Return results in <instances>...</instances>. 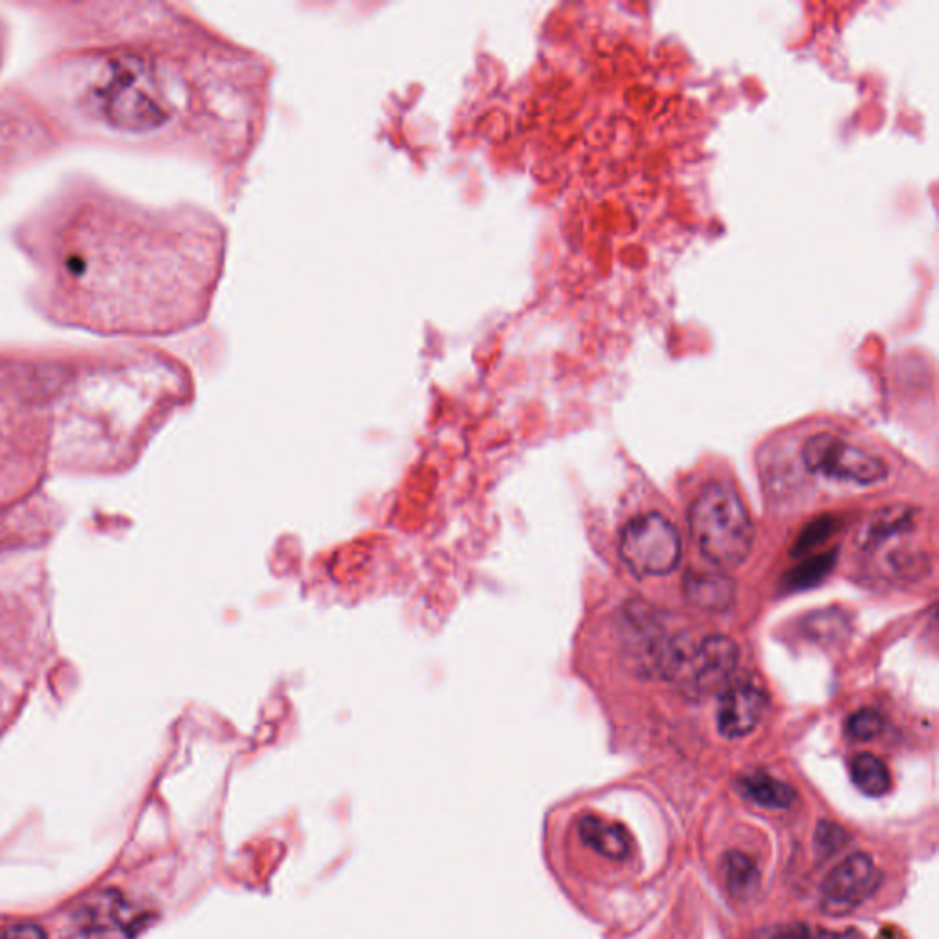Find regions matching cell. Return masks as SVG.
Listing matches in <instances>:
<instances>
[{"instance_id":"ffe728a7","label":"cell","mask_w":939,"mask_h":939,"mask_svg":"<svg viewBox=\"0 0 939 939\" xmlns=\"http://www.w3.org/2000/svg\"><path fill=\"white\" fill-rule=\"evenodd\" d=\"M877 939H903L895 928H884Z\"/></svg>"},{"instance_id":"8992f818","label":"cell","mask_w":939,"mask_h":939,"mask_svg":"<svg viewBox=\"0 0 939 939\" xmlns=\"http://www.w3.org/2000/svg\"><path fill=\"white\" fill-rule=\"evenodd\" d=\"M138 919L118 890H105L80 901L64 916L59 939L131 938Z\"/></svg>"},{"instance_id":"2e32d148","label":"cell","mask_w":939,"mask_h":939,"mask_svg":"<svg viewBox=\"0 0 939 939\" xmlns=\"http://www.w3.org/2000/svg\"><path fill=\"white\" fill-rule=\"evenodd\" d=\"M848 843V833L833 822H820L814 835V848L822 857H830Z\"/></svg>"},{"instance_id":"e0dca14e","label":"cell","mask_w":939,"mask_h":939,"mask_svg":"<svg viewBox=\"0 0 939 939\" xmlns=\"http://www.w3.org/2000/svg\"><path fill=\"white\" fill-rule=\"evenodd\" d=\"M835 529L833 519L822 518L817 519L813 524L806 527L798 543L795 545V556H802L803 552H809L813 547L820 545L822 541L828 540Z\"/></svg>"},{"instance_id":"ba28073f","label":"cell","mask_w":939,"mask_h":939,"mask_svg":"<svg viewBox=\"0 0 939 939\" xmlns=\"http://www.w3.org/2000/svg\"><path fill=\"white\" fill-rule=\"evenodd\" d=\"M765 694L752 684H740L725 692L717 708L719 735L736 740L746 738L756 729L765 712Z\"/></svg>"},{"instance_id":"8fae6325","label":"cell","mask_w":939,"mask_h":939,"mask_svg":"<svg viewBox=\"0 0 939 939\" xmlns=\"http://www.w3.org/2000/svg\"><path fill=\"white\" fill-rule=\"evenodd\" d=\"M738 789L751 802L767 809H787L797 798V793L789 784L762 773L741 778Z\"/></svg>"},{"instance_id":"277c9868","label":"cell","mask_w":939,"mask_h":939,"mask_svg":"<svg viewBox=\"0 0 939 939\" xmlns=\"http://www.w3.org/2000/svg\"><path fill=\"white\" fill-rule=\"evenodd\" d=\"M621 556L635 575L665 576L678 567L681 538L665 516L646 514L622 530Z\"/></svg>"},{"instance_id":"3957f363","label":"cell","mask_w":939,"mask_h":939,"mask_svg":"<svg viewBox=\"0 0 939 939\" xmlns=\"http://www.w3.org/2000/svg\"><path fill=\"white\" fill-rule=\"evenodd\" d=\"M740 652L729 637L712 635L700 643H676L660 654L665 678L683 684L690 694L708 695L732 678Z\"/></svg>"},{"instance_id":"5bb4252c","label":"cell","mask_w":939,"mask_h":939,"mask_svg":"<svg viewBox=\"0 0 939 939\" xmlns=\"http://www.w3.org/2000/svg\"><path fill=\"white\" fill-rule=\"evenodd\" d=\"M835 564V554H820L814 559L809 560L806 564L800 565L797 570L791 571V575L787 578V584L793 589H806V587L814 586L824 578Z\"/></svg>"},{"instance_id":"4fadbf2b","label":"cell","mask_w":939,"mask_h":939,"mask_svg":"<svg viewBox=\"0 0 939 939\" xmlns=\"http://www.w3.org/2000/svg\"><path fill=\"white\" fill-rule=\"evenodd\" d=\"M724 873L730 894L736 897H749L760 884L756 862L740 852H732L725 857Z\"/></svg>"},{"instance_id":"52a82bcc","label":"cell","mask_w":939,"mask_h":939,"mask_svg":"<svg viewBox=\"0 0 939 939\" xmlns=\"http://www.w3.org/2000/svg\"><path fill=\"white\" fill-rule=\"evenodd\" d=\"M881 873L870 855L852 854L833 868L822 884L820 906L828 916H846L876 894Z\"/></svg>"},{"instance_id":"d6986e66","label":"cell","mask_w":939,"mask_h":939,"mask_svg":"<svg viewBox=\"0 0 939 939\" xmlns=\"http://www.w3.org/2000/svg\"><path fill=\"white\" fill-rule=\"evenodd\" d=\"M0 939H48L46 932L35 923H15L2 928Z\"/></svg>"},{"instance_id":"7c38bea8","label":"cell","mask_w":939,"mask_h":939,"mask_svg":"<svg viewBox=\"0 0 939 939\" xmlns=\"http://www.w3.org/2000/svg\"><path fill=\"white\" fill-rule=\"evenodd\" d=\"M852 782L868 797H884L892 789V775L887 763L870 752H860L849 763Z\"/></svg>"},{"instance_id":"ac0fdd59","label":"cell","mask_w":939,"mask_h":939,"mask_svg":"<svg viewBox=\"0 0 939 939\" xmlns=\"http://www.w3.org/2000/svg\"><path fill=\"white\" fill-rule=\"evenodd\" d=\"M751 939H813L811 930L802 923H786V925H773L762 928L752 934Z\"/></svg>"},{"instance_id":"9c48e42d","label":"cell","mask_w":939,"mask_h":939,"mask_svg":"<svg viewBox=\"0 0 939 939\" xmlns=\"http://www.w3.org/2000/svg\"><path fill=\"white\" fill-rule=\"evenodd\" d=\"M578 835L587 848H591L606 859H626L632 849V837L626 828L597 814L582 817L578 822Z\"/></svg>"},{"instance_id":"30bf717a","label":"cell","mask_w":939,"mask_h":939,"mask_svg":"<svg viewBox=\"0 0 939 939\" xmlns=\"http://www.w3.org/2000/svg\"><path fill=\"white\" fill-rule=\"evenodd\" d=\"M684 595L695 608L705 611H727L735 602V584L724 575L701 573L689 575Z\"/></svg>"},{"instance_id":"6da1fadb","label":"cell","mask_w":939,"mask_h":939,"mask_svg":"<svg viewBox=\"0 0 939 939\" xmlns=\"http://www.w3.org/2000/svg\"><path fill=\"white\" fill-rule=\"evenodd\" d=\"M689 527L703 559L716 567H740L751 552V518L729 484L712 483L701 490L690 507Z\"/></svg>"},{"instance_id":"9a60e30c","label":"cell","mask_w":939,"mask_h":939,"mask_svg":"<svg viewBox=\"0 0 939 939\" xmlns=\"http://www.w3.org/2000/svg\"><path fill=\"white\" fill-rule=\"evenodd\" d=\"M846 732L857 741H870L882 732V717L871 708H862L848 717Z\"/></svg>"},{"instance_id":"5b68a950","label":"cell","mask_w":939,"mask_h":939,"mask_svg":"<svg viewBox=\"0 0 939 939\" xmlns=\"http://www.w3.org/2000/svg\"><path fill=\"white\" fill-rule=\"evenodd\" d=\"M802 457L809 472L848 483L873 484L889 473L882 459L838 437L837 433L811 435L803 445Z\"/></svg>"},{"instance_id":"7a4b0ae2","label":"cell","mask_w":939,"mask_h":939,"mask_svg":"<svg viewBox=\"0 0 939 939\" xmlns=\"http://www.w3.org/2000/svg\"><path fill=\"white\" fill-rule=\"evenodd\" d=\"M105 120L120 131L148 132L169 120V108L154 85L148 64L138 58H121L102 91Z\"/></svg>"}]
</instances>
